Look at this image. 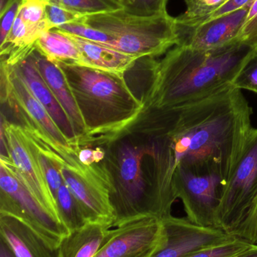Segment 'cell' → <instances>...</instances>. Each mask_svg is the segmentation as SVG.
I'll return each instance as SVG.
<instances>
[{"mask_svg":"<svg viewBox=\"0 0 257 257\" xmlns=\"http://www.w3.org/2000/svg\"><path fill=\"white\" fill-rule=\"evenodd\" d=\"M216 175H196L178 170L173 178L177 199L182 201L187 219L199 226H217V210L226 184Z\"/></svg>","mask_w":257,"mask_h":257,"instance_id":"cell-10","label":"cell"},{"mask_svg":"<svg viewBox=\"0 0 257 257\" xmlns=\"http://www.w3.org/2000/svg\"><path fill=\"white\" fill-rule=\"evenodd\" d=\"M165 240L162 220L141 217L111 229L110 238L94 257H152Z\"/></svg>","mask_w":257,"mask_h":257,"instance_id":"cell-11","label":"cell"},{"mask_svg":"<svg viewBox=\"0 0 257 257\" xmlns=\"http://www.w3.org/2000/svg\"><path fill=\"white\" fill-rule=\"evenodd\" d=\"M122 9L135 16L150 18L165 15L167 0H121Z\"/></svg>","mask_w":257,"mask_h":257,"instance_id":"cell-24","label":"cell"},{"mask_svg":"<svg viewBox=\"0 0 257 257\" xmlns=\"http://www.w3.org/2000/svg\"><path fill=\"white\" fill-rule=\"evenodd\" d=\"M12 66H15L33 96L43 105L54 123L69 139L76 151L77 148H79V137L67 114L44 81L36 66L33 52L18 64Z\"/></svg>","mask_w":257,"mask_h":257,"instance_id":"cell-14","label":"cell"},{"mask_svg":"<svg viewBox=\"0 0 257 257\" xmlns=\"http://www.w3.org/2000/svg\"><path fill=\"white\" fill-rule=\"evenodd\" d=\"M56 63L64 72L84 120V147L112 142L139 120L144 103L128 87L125 75L74 63Z\"/></svg>","mask_w":257,"mask_h":257,"instance_id":"cell-3","label":"cell"},{"mask_svg":"<svg viewBox=\"0 0 257 257\" xmlns=\"http://www.w3.org/2000/svg\"><path fill=\"white\" fill-rule=\"evenodd\" d=\"M46 17L50 28L52 30L65 24L80 21L84 16L58 5L48 3L46 6Z\"/></svg>","mask_w":257,"mask_h":257,"instance_id":"cell-27","label":"cell"},{"mask_svg":"<svg viewBox=\"0 0 257 257\" xmlns=\"http://www.w3.org/2000/svg\"><path fill=\"white\" fill-rule=\"evenodd\" d=\"M33 55L44 81L72 122L79 137V148L84 147L87 133L85 124L64 72L57 63L50 61L36 48Z\"/></svg>","mask_w":257,"mask_h":257,"instance_id":"cell-15","label":"cell"},{"mask_svg":"<svg viewBox=\"0 0 257 257\" xmlns=\"http://www.w3.org/2000/svg\"><path fill=\"white\" fill-rule=\"evenodd\" d=\"M257 205V128H253L236 167L222 191L219 229L241 238Z\"/></svg>","mask_w":257,"mask_h":257,"instance_id":"cell-5","label":"cell"},{"mask_svg":"<svg viewBox=\"0 0 257 257\" xmlns=\"http://www.w3.org/2000/svg\"><path fill=\"white\" fill-rule=\"evenodd\" d=\"M1 147L2 151H6L3 157H9L21 182L42 208L62 223L57 202L45 178L33 137L21 125L7 121L3 115Z\"/></svg>","mask_w":257,"mask_h":257,"instance_id":"cell-8","label":"cell"},{"mask_svg":"<svg viewBox=\"0 0 257 257\" xmlns=\"http://www.w3.org/2000/svg\"><path fill=\"white\" fill-rule=\"evenodd\" d=\"M68 35L75 42L79 51L80 60L77 64L79 66L125 76L140 58L98 42Z\"/></svg>","mask_w":257,"mask_h":257,"instance_id":"cell-17","label":"cell"},{"mask_svg":"<svg viewBox=\"0 0 257 257\" xmlns=\"http://www.w3.org/2000/svg\"><path fill=\"white\" fill-rule=\"evenodd\" d=\"M234 85L241 90H248L257 95V57L246 66Z\"/></svg>","mask_w":257,"mask_h":257,"instance_id":"cell-29","label":"cell"},{"mask_svg":"<svg viewBox=\"0 0 257 257\" xmlns=\"http://www.w3.org/2000/svg\"><path fill=\"white\" fill-rule=\"evenodd\" d=\"M234 257H257V244H253L250 248Z\"/></svg>","mask_w":257,"mask_h":257,"instance_id":"cell-35","label":"cell"},{"mask_svg":"<svg viewBox=\"0 0 257 257\" xmlns=\"http://www.w3.org/2000/svg\"><path fill=\"white\" fill-rule=\"evenodd\" d=\"M17 0H0V15L4 13Z\"/></svg>","mask_w":257,"mask_h":257,"instance_id":"cell-36","label":"cell"},{"mask_svg":"<svg viewBox=\"0 0 257 257\" xmlns=\"http://www.w3.org/2000/svg\"><path fill=\"white\" fill-rule=\"evenodd\" d=\"M240 39L257 51V0H253L250 4L241 29Z\"/></svg>","mask_w":257,"mask_h":257,"instance_id":"cell-28","label":"cell"},{"mask_svg":"<svg viewBox=\"0 0 257 257\" xmlns=\"http://www.w3.org/2000/svg\"><path fill=\"white\" fill-rule=\"evenodd\" d=\"M1 102L19 116L21 126L43 138L54 148L76 153L69 139L37 100L15 66L1 62Z\"/></svg>","mask_w":257,"mask_h":257,"instance_id":"cell-9","label":"cell"},{"mask_svg":"<svg viewBox=\"0 0 257 257\" xmlns=\"http://www.w3.org/2000/svg\"><path fill=\"white\" fill-rule=\"evenodd\" d=\"M35 48L54 63L78 64L79 62V51L75 42L67 33L57 28L42 33L35 43Z\"/></svg>","mask_w":257,"mask_h":257,"instance_id":"cell-19","label":"cell"},{"mask_svg":"<svg viewBox=\"0 0 257 257\" xmlns=\"http://www.w3.org/2000/svg\"><path fill=\"white\" fill-rule=\"evenodd\" d=\"M56 202L60 220L69 232L89 223L78 202L64 182L57 191Z\"/></svg>","mask_w":257,"mask_h":257,"instance_id":"cell-20","label":"cell"},{"mask_svg":"<svg viewBox=\"0 0 257 257\" xmlns=\"http://www.w3.org/2000/svg\"><path fill=\"white\" fill-rule=\"evenodd\" d=\"M166 240L152 257H185L196 251L226 244L236 237L215 227L199 226L187 218L163 219Z\"/></svg>","mask_w":257,"mask_h":257,"instance_id":"cell-12","label":"cell"},{"mask_svg":"<svg viewBox=\"0 0 257 257\" xmlns=\"http://www.w3.org/2000/svg\"><path fill=\"white\" fill-rule=\"evenodd\" d=\"M253 244L239 238L217 247L204 249L185 257H234L251 247Z\"/></svg>","mask_w":257,"mask_h":257,"instance_id":"cell-25","label":"cell"},{"mask_svg":"<svg viewBox=\"0 0 257 257\" xmlns=\"http://www.w3.org/2000/svg\"><path fill=\"white\" fill-rule=\"evenodd\" d=\"M0 160V214L19 219L50 247L58 248L69 231L33 197L18 178L9 157L1 156Z\"/></svg>","mask_w":257,"mask_h":257,"instance_id":"cell-7","label":"cell"},{"mask_svg":"<svg viewBox=\"0 0 257 257\" xmlns=\"http://www.w3.org/2000/svg\"><path fill=\"white\" fill-rule=\"evenodd\" d=\"M22 0H17L4 13L0 15L1 17V27H0V45L7 39L8 36L12 30L18 16Z\"/></svg>","mask_w":257,"mask_h":257,"instance_id":"cell-30","label":"cell"},{"mask_svg":"<svg viewBox=\"0 0 257 257\" xmlns=\"http://www.w3.org/2000/svg\"><path fill=\"white\" fill-rule=\"evenodd\" d=\"M57 29L68 34L72 35L86 40L92 41V42H98L102 45H107L111 41L110 36L88 25L81 21L65 24L57 27Z\"/></svg>","mask_w":257,"mask_h":257,"instance_id":"cell-26","label":"cell"},{"mask_svg":"<svg viewBox=\"0 0 257 257\" xmlns=\"http://www.w3.org/2000/svg\"><path fill=\"white\" fill-rule=\"evenodd\" d=\"M111 226L89 222L71 231L62 239L57 248L58 257H94L110 236Z\"/></svg>","mask_w":257,"mask_h":257,"instance_id":"cell-18","label":"cell"},{"mask_svg":"<svg viewBox=\"0 0 257 257\" xmlns=\"http://www.w3.org/2000/svg\"><path fill=\"white\" fill-rule=\"evenodd\" d=\"M0 238L15 257H58L54 249L19 219L0 214Z\"/></svg>","mask_w":257,"mask_h":257,"instance_id":"cell-16","label":"cell"},{"mask_svg":"<svg viewBox=\"0 0 257 257\" xmlns=\"http://www.w3.org/2000/svg\"><path fill=\"white\" fill-rule=\"evenodd\" d=\"M0 257H15L10 247L0 238Z\"/></svg>","mask_w":257,"mask_h":257,"instance_id":"cell-34","label":"cell"},{"mask_svg":"<svg viewBox=\"0 0 257 257\" xmlns=\"http://www.w3.org/2000/svg\"><path fill=\"white\" fill-rule=\"evenodd\" d=\"M249 8L250 6L193 27L177 24L178 36L177 45L209 51L241 42L240 34Z\"/></svg>","mask_w":257,"mask_h":257,"instance_id":"cell-13","label":"cell"},{"mask_svg":"<svg viewBox=\"0 0 257 257\" xmlns=\"http://www.w3.org/2000/svg\"><path fill=\"white\" fill-rule=\"evenodd\" d=\"M257 51L242 42L202 51L175 46L157 63L144 97V111L172 108L234 85Z\"/></svg>","mask_w":257,"mask_h":257,"instance_id":"cell-2","label":"cell"},{"mask_svg":"<svg viewBox=\"0 0 257 257\" xmlns=\"http://www.w3.org/2000/svg\"><path fill=\"white\" fill-rule=\"evenodd\" d=\"M110 36L106 46L137 57H155L166 54L178 42L175 18L168 13L143 18L123 9L87 15L81 20Z\"/></svg>","mask_w":257,"mask_h":257,"instance_id":"cell-4","label":"cell"},{"mask_svg":"<svg viewBox=\"0 0 257 257\" xmlns=\"http://www.w3.org/2000/svg\"><path fill=\"white\" fill-rule=\"evenodd\" d=\"M241 239L248 241L251 244H257V205L253 217Z\"/></svg>","mask_w":257,"mask_h":257,"instance_id":"cell-33","label":"cell"},{"mask_svg":"<svg viewBox=\"0 0 257 257\" xmlns=\"http://www.w3.org/2000/svg\"><path fill=\"white\" fill-rule=\"evenodd\" d=\"M253 1V0H227L221 7L219 8L212 15L207 18L203 22L208 21V20L213 19V18H217V17L232 13V12L239 10V9H243V8L247 7V6H250Z\"/></svg>","mask_w":257,"mask_h":257,"instance_id":"cell-32","label":"cell"},{"mask_svg":"<svg viewBox=\"0 0 257 257\" xmlns=\"http://www.w3.org/2000/svg\"><path fill=\"white\" fill-rule=\"evenodd\" d=\"M49 0H22L18 15L24 24L41 36L51 30L46 17Z\"/></svg>","mask_w":257,"mask_h":257,"instance_id":"cell-22","label":"cell"},{"mask_svg":"<svg viewBox=\"0 0 257 257\" xmlns=\"http://www.w3.org/2000/svg\"><path fill=\"white\" fill-rule=\"evenodd\" d=\"M227 0H184L187 9L178 18V25L193 27L203 22Z\"/></svg>","mask_w":257,"mask_h":257,"instance_id":"cell-21","label":"cell"},{"mask_svg":"<svg viewBox=\"0 0 257 257\" xmlns=\"http://www.w3.org/2000/svg\"><path fill=\"white\" fill-rule=\"evenodd\" d=\"M83 16L107 13L122 9L121 0H49Z\"/></svg>","mask_w":257,"mask_h":257,"instance_id":"cell-23","label":"cell"},{"mask_svg":"<svg viewBox=\"0 0 257 257\" xmlns=\"http://www.w3.org/2000/svg\"><path fill=\"white\" fill-rule=\"evenodd\" d=\"M63 181L78 202L88 222L109 224L112 228L114 210L111 199L116 193L114 178L107 165H85L76 155L65 160L60 154Z\"/></svg>","mask_w":257,"mask_h":257,"instance_id":"cell-6","label":"cell"},{"mask_svg":"<svg viewBox=\"0 0 257 257\" xmlns=\"http://www.w3.org/2000/svg\"><path fill=\"white\" fill-rule=\"evenodd\" d=\"M76 154L79 161L85 165L101 163L105 156L103 148L92 149L89 147L77 148Z\"/></svg>","mask_w":257,"mask_h":257,"instance_id":"cell-31","label":"cell"},{"mask_svg":"<svg viewBox=\"0 0 257 257\" xmlns=\"http://www.w3.org/2000/svg\"><path fill=\"white\" fill-rule=\"evenodd\" d=\"M253 109L235 85L210 96L145 112L160 187L175 194V172L216 175L227 182L253 128Z\"/></svg>","mask_w":257,"mask_h":257,"instance_id":"cell-1","label":"cell"}]
</instances>
